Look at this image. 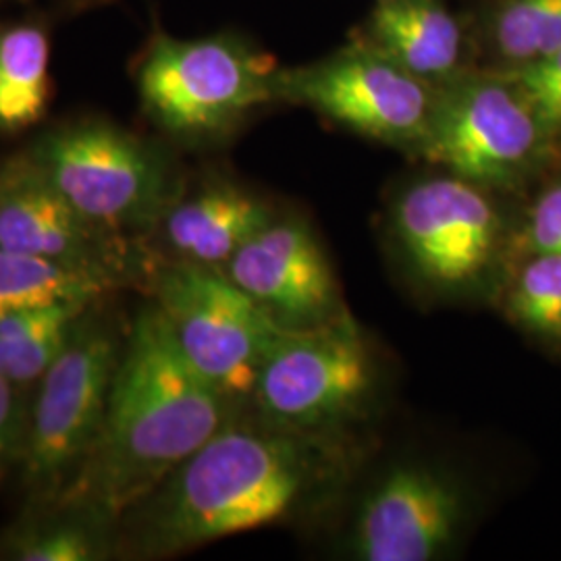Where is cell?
Returning <instances> with one entry per match:
<instances>
[{"label":"cell","instance_id":"cell-23","mask_svg":"<svg viewBox=\"0 0 561 561\" xmlns=\"http://www.w3.org/2000/svg\"><path fill=\"white\" fill-rule=\"evenodd\" d=\"M522 256L533 252L561 254V181L547 187L533 204L518 236Z\"/></svg>","mask_w":561,"mask_h":561},{"label":"cell","instance_id":"cell-21","mask_svg":"<svg viewBox=\"0 0 561 561\" xmlns=\"http://www.w3.org/2000/svg\"><path fill=\"white\" fill-rule=\"evenodd\" d=\"M503 57L528 62L561 46V0H514L497 21Z\"/></svg>","mask_w":561,"mask_h":561},{"label":"cell","instance_id":"cell-19","mask_svg":"<svg viewBox=\"0 0 561 561\" xmlns=\"http://www.w3.org/2000/svg\"><path fill=\"white\" fill-rule=\"evenodd\" d=\"M503 308L526 335L561 352V254H524L507 283Z\"/></svg>","mask_w":561,"mask_h":561},{"label":"cell","instance_id":"cell-14","mask_svg":"<svg viewBox=\"0 0 561 561\" xmlns=\"http://www.w3.org/2000/svg\"><path fill=\"white\" fill-rule=\"evenodd\" d=\"M268 222L264 202L233 185H213L178 204L162 221V236L181 261L221 266Z\"/></svg>","mask_w":561,"mask_h":561},{"label":"cell","instance_id":"cell-7","mask_svg":"<svg viewBox=\"0 0 561 561\" xmlns=\"http://www.w3.org/2000/svg\"><path fill=\"white\" fill-rule=\"evenodd\" d=\"M275 88L261 60L227 41L161 38L140 71L144 106L178 134L217 131L271 101Z\"/></svg>","mask_w":561,"mask_h":561},{"label":"cell","instance_id":"cell-5","mask_svg":"<svg viewBox=\"0 0 561 561\" xmlns=\"http://www.w3.org/2000/svg\"><path fill=\"white\" fill-rule=\"evenodd\" d=\"M375 385L368 343L343 310L331 321L287 329L252 391L273 426L317 431L354 416Z\"/></svg>","mask_w":561,"mask_h":561},{"label":"cell","instance_id":"cell-18","mask_svg":"<svg viewBox=\"0 0 561 561\" xmlns=\"http://www.w3.org/2000/svg\"><path fill=\"white\" fill-rule=\"evenodd\" d=\"M111 285L78 268L0 248V321L57 301H94Z\"/></svg>","mask_w":561,"mask_h":561},{"label":"cell","instance_id":"cell-16","mask_svg":"<svg viewBox=\"0 0 561 561\" xmlns=\"http://www.w3.org/2000/svg\"><path fill=\"white\" fill-rule=\"evenodd\" d=\"M92 301H57L0 321V375L18 387L41 381Z\"/></svg>","mask_w":561,"mask_h":561},{"label":"cell","instance_id":"cell-12","mask_svg":"<svg viewBox=\"0 0 561 561\" xmlns=\"http://www.w3.org/2000/svg\"><path fill=\"white\" fill-rule=\"evenodd\" d=\"M460 486L435 468H391L362 503L354 551L366 561H428L458 537Z\"/></svg>","mask_w":561,"mask_h":561},{"label":"cell","instance_id":"cell-8","mask_svg":"<svg viewBox=\"0 0 561 561\" xmlns=\"http://www.w3.org/2000/svg\"><path fill=\"white\" fill-rule=\"evenodd\" d=\"M547 140L541 123L507 81H470L435 102L422 152L477 185H514Z\"/></svg>","mask_w":561,"mask_h":561},{"label":"cell","instance_id":"cell-3","mask_svg":"<svg viewBox=\"0 0 561 561\" xmlns=\"http://www.w3.org/2000/svg\"><path fill=\"white\" fill-rule=\"evenodd\" d=\"M157 306L183 356L225 398L252 396L287 327L217 266L183 262L157 280Z\"/></svg>","mask_w":561,"mask_h":561},{"label":"cell","instance_id":"cell-17","mask_svg":"<svg viewBox=\"0 0 561 561\" xmlns=\"http://www.w3.org/2000/svg\"><path fill=\"white\" fill-rule=\"evenodd\" d=\"M50 44L36 25L0 32V131H21L41 121L48 101Z\"/></svg>","mask_w":561,"mask_h":561},{"label":"cell","instance_id":"cell-6","mask_svg":"<svg viewBox=\"0 0 561 561\" xmlns=\"http://www.w3.org/2000/svg\"><path fill=\"white\" fill-rule=\"evenodd\" d=\"M30 161L85 219L111 231L146 227L161 213V164L146 144L117 127H65L46 136Z\"/></svg>","mask_w":561,"mask_h":561},{"label":"cell","instance_id":"cell-9","mask_svg":"<svg viewBox=\"0 0 561 561\" xmlns=\"http://www.w3.org/2000/svg\"><path fill=\"white\" fill-rule=\"evenodd\" d=\"M396 233L422 279L463 287L484 279L502 254L505 222L477 183L422 181L396 206Z\"/></svg>","mask_w":561,"mask_h":561},{"label":"cell","instance_id":"cell-24","mask_svg":"<svg viewBox=\"0 0 561 561\" xmlns=\"http://www.w3.org/2000/svg\"><path fill=\"white\" fill-rule=\"evenodd\" d=\"M20 389L15 382L0 375V477L7 472L11 461L23 456L27 421Z\"/></svg>","mask_w":561,"mask_h":561},{"label":"cell","instance_id":"cell-13","mask_svg":"<svg viewBox=\"0 0 561 561\" xmlns=\"http://www.w3.org/2000/svg\"><path fill=\"white\" fill-rule=\"evenodd\" d=\"M225 266L287 329L314 327L343 312L333 268L300 222H268Z\"/></svg>","mask_w":561,"mask_h":561},{"label":"cell","instance_id":"cell-20","mask_svg":"<svg viewBox=\"0 0 561 561\" xmlns=\"http://www.w3.org/2000/svg\"><path fill=\"white\" fill-rule=\"evenodd\" d=\"M60 518L30 524L7 541L9 558L20 561H94L108 553V524L59 507Z\"/></svg>","mask_w":561,"mask_h":561},{"label":"cell","instance_id":"cell-2","mask_svg":"<svg viewBox=\"0 0 561 561\" xmlns=\"http://www.w3.org/2000/svg\"><path fill=\"white\" fill-rule=\"evenodd\" d=\"M337 474L331 449L306 431L225 424L129 516L134 551L171 556L275 524Z\"/></svg>","mask_w":561,"mask_h":561},{"label":"cell","instance_id":"cell-15","mask_svg":"<svg viewBox=\"0 0 561 561\" xmlns=\"http://www.w3.org/2000/svg\"><path fill=\"white\" fill-rule=\"evenodd\" d=\"M373 38L421 80L449 73L460 57V27L437 0H385L373 15Z\"/></svg>","mask_w":561,"mask_h":561},{"label":"cell","instance_id":"cell-10","mask_svg":"<svg viewBox=\"0 0 561 561\" xmlns=\"http://www.w3.org/2000/svg\"><path fill=\"white\" fill-rule=\"evenodd\" d=\"M0 248L78 268L111 287L131 261L119 233L85 219L32 161L0 169Z\"/></svg>","mask_w":561,"mask_h":561},{"label":"cell","instance_id":"cell-1","mask_svg":"<svg viewBox=\"0 0 561 561\" xmlns=\"http://www.w3.org/2000/svg\"><path fill=\"white\" fill-rule=\"evenodd\" d=\"M229 403L183 356L157 304L123 343L101 435L55 505L115 524L210 442Z\"/></svg>","mask_w":561,"mask_h":561},{"label":"cell","instance_id":"cell-22","mask_svg":"<svg viewBox=\"0 0 561 561\" xmlns=\"http://www.w3.org/2000/svg\"><path fill=\"white\" fill-rule=\"evenodd\" d=\"M510 83L528 102L547 138L561 134V46L539 59L524 62Z\"/></svg>","mask_w":561,"mask_h":561},{"label":"cell","instance_id":"cell-4","mask_svg":"<svg viewBox=\"0 0 561 561\" xmlns=\"http://www.w3.org/2000/svg\"><path fill=\"white\" fill-rule=\"evenodd\" d=\"M121 350L117 335L83 312L41 379L25 431L23 472L30 489L50 503L101 435Z\"/></svg>","mask_w":561,"mask_h":561},{"label":"cell","instance_id":"cell-11","mask_svg":"<svg viewBox=\"0 0 561 561\" xmlns=\"http://www.w3.org/2000/svg\"><path fill=\"white\" fill-rule=\"evenodd\" d=\"M287 90L322 115L385 141H422L435 106L421 78L381 53L322 62L287 81Z\"/></svg>","mask_w":561,"mask_h":561}]
</instances>
